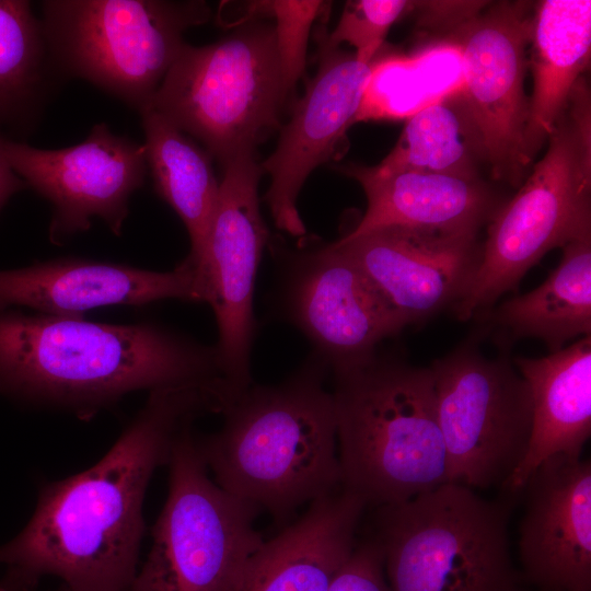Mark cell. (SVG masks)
Listing matches in <instances>:
<instances>
[{"mask_svg": "<svg viewBox=\"0 0 591 591\" xmlns=\"http://www.w3.org/2000/svg\"><path fill=\"white\" fill-rule=\"evenodd\" d=\"M519 556L528 581L543 591H591V463L546 459L528 478Z\"/></svg>", "mask_w": 591, "mask_h": 591, "instance_id": "18", "label": "cell"}, {"mask_svg": "<svg viewBox=\"0 0 591 591\" xmlns=\"http://www.w3.org/2000/svg\"><path fill=\"white\" fill-rule=\"evenodd\" d=\"M528 67L533 77L523 137L526 167L547 142L590 63L591 1L544 0L532 14Z\"/></svg>", "mask_w": 591, "mask_h": 591, "instance_id": "22", "label": "cell"}, {"mask_svg": "<svg viewBox=\"0 0 591 591\" xmlns=\"http://www.w3.org/2000/svg\"><path fill=\"white\" fill-rule=\"evenodd\" d=\"M1 140L0 136V211L13 195L27 187L7 161L2 152Z\"/></svg>", "mask_w": 591, "mask_h": 591, "instance_id": "31", "label": "cell"}, {"mask_svg": "<svg viewBox=\"0 0 591 591\" xmlns=\"http://www.w3.org/2000/svg\"><path fill=\"white\" fill-rule=\"evenodd\" d=\"M327 369L314 351L282 382L252 383L224 409L220 429L197 438L215 483L278 522L341 486Z\"/></svg>", "mask_w": 591, "mask_h": 591, "instance_id": "3", "label": "cell"}, {"mask_svg": "<svg viewBox=\"0 0 591 591\" xmlns=\"http://www.w3.org/2000/svg\"><path fill=\"white\" fill-rule=\"evenodd\" d=\"M530 387L533 425L528 452L506 490L522 491L528 478L555 454L581 456L591 434V335L543 358L514 359Z\"/></svg>", "mask_w": 591, "mask_h": 591, "instance_id": "21", "label": "cell"}, {"mask_svg": "<svg viewBox=\"0 0 591 591\" xmlns=\"http://www.w3.org/2000/svg\"><path fill=\"white\" fill-rule=\"evenodd\" d=\"M280 305L334 369L366 360L407 325L358 265L332 243L282 252Z\"/></svg>", "mask_w": 591, "mask_h": 591, "instance_id": "13", "label": "cell"}, {"mask_svg": "<svg viewBox=\"0 0 591 591\" xmlns=\"http://www.w3.org/2000/svg\"><path fill=\"white\" fill-rule=\"evenodd\" d=\"M356 179L367 197V210L354 230V237L389 227L477 232L488 224L503 204L480 177L399 172L372 173L368 166H337Z\"/></svg>", "mask_w": 591, "mask_h": 591, "instance_id": "20", "label": "cell"}, {"mask_svg": "<svg viewBox=\"0 0 591 591\" xmlns=\"http://www.w3.org/2000/svg\"><path fill=\"white\" fill-rule=\"evenodd\" d=\"M35 588L10 570H5L0 577V591H34Z\"/></svg>", "mask_w": 591, "mask_h": 591, "instance_id": "32", "label": "cell"}, {"mask_svg": "<svg viewBox=\"0 0 591 591\" xmlns=\"http://www.w3.org/2000/svg\"><path fill=\"white\" fill-rule=\"evenodd\" d=\"M403 317L420 324L467 293L478 270L477 232L389 227L334 242Z\"/></svg>", "mask_w": 591, "mask_h": 591, "instance_id": "16", "label": "cell"}, {"mask_svg": "<svg viewBox=\"0 0 591 591\" xmlns=\"http://www.w3.org/2000/svg\"><path fill=\"white\" fill-rule=\"evenodd\" d=\"M140 115L154 190L183 221L190 241L186 258L198 265L219 196L212 157L153 108Z\"/></svg>", "mask_w": 591, "mask_h": 591, "instance_id": "24", "label": "cell"}, {"mask_svg": "<svg viewBox=\"0 0 591 591\" xmlns=\"http://www.w3.org/2000/svg\"><path fill=\"white\" fill-rule=\"evenodd\" d=\"M42 26L51 60L141 113L150 106L205 1L48 0Z\"/></svg>", "mask_w": 591, "mask_h": 591, "instance_id": "8", "label": "cell"}, {"mask_svg": "<svg viewBox=\"0 0 591 591\" xmlns=\"http://www.w3.org/2000/svg\"><path fill=\"white\" fill-rule=\"evenodd\" d=\"M51 61L31 3L0 0V125L19 119L34 105Z\"/></svg>", "mask_w": 591, "mask_h": 591, "instance_id": "27", "label": "cell"}, {"mask_svg": "<svg viewBox=\"0 0 591 591\" xmlns=\"http://www.w3.org/2000/svg\"><path fill=\"white\" fill-rule=\"evenodd\" d=\"M218 387L204 383L149 392L143 407L101 460L40 487L27 524L0 545V567L34 588L44 576H54L72 591H130L150 479L167 464L183 426L221 413Z\"/></svg>", "mask_w": 591, "mask_h": 591, "instance_id": "1", "label": "cell"}, {"mask_svg": "<svg viewBox=\"0 0 591 591\" xmlns=\"http://www.w3.org/2000/svg\"><path fill=\"white\" fill-rule=\"evenodd\" d=\"M243 9L227 21V26H239L264 18L274 20L276 49L286 94L294 90L305 69L306 47L314 22L328 21L332 3L317 0H266L242 3Z\"/></svg>", "mask_w": 591, "mask_h": 591, "instance_id": "28", "label": "cell"}, {"mask_svg": "<svg viewBox=\"0 0 591 591\" xmlns=\"http://www.w3.org/2000/svg\"><path fill=\"white\" fill-rule=\"evenodd\" d=\"M561 248L560 263L542 285L483 315L505 329L508 339L537 338L556 352L569 340L591 335V234Z\"/></svg>", "mask_w": 591, "mask_h": 591, "instance_id": "23", "label": "cell"}, {"mask_svg": "<svg viewBox=\"0 0 591 591\" xmlns=\"http://www.w3.org/2000/svg\"><path fill=\"white\" fill-rule=\"evenodd\" d=\"M237 27L206 46L185 43L149 106L222 166L281 128L288 100L273 23Z\"/></svg>", "mask_w": 591, "mask_h": 591, "instance_id": "6", "label": "cell"}, {"mask_svg": "<svg viewBox=\"0 0 591 591\" xmlns=\"http://www.w3.org/2000/svg\"><path fill=\"white\" fill-rule=\"evenodd\" d=\"M2 152L27 186L53 206L49 240L61 244L103 220L120 235L132 194L147 174L144 144L115 135L101 123L82 142L44 150L2 137Z\"/></svg>", "mask_w": 591, "mask_h": 591, "instance_id": "14", "label": "cell"}, {"mask_svg": "<svg viewBox=\"0 0 591 591\" xmlns=\"http://www.w3.org/2000/svg\"><path fill=\"white\" fill-rule=\"evenodd\" d=\"M449 482L470 488L507 486L529 448V384L505 357L487 358L466 341L429 367Z\"/></svg>", "mask_w": 591, "mask_h": 591, "instance_id": "10", "label": "cell"}, {"mask_svg": "<svg viewBox=\"0 0 591 591\" xmlns=\"http://www.w3.org/2000/svg\"><path fill=\"white\" fill-rule=\"evenodd\" d=\"M332 370L344 489L380 507L449 482L430 368L375 352Z\"/></svg>", "mask_w": 591, "mask_h": 591, "instance_id": "4", "label": "cell"}, {"mask_svg": "<svg viewBox=\"0 0 591 591\" xmlns=\"http://www.w3.org/2000/svg\"><path fill=\"white\" fill-rule=\"evenodd\" d=\"M524 2L485 4L451 27L463 59V100L491 177L520 186L526 166L524 92L531 20Z\"/></svg>", "mask_w": 591, "mask_h": 591, "instance_id": "11", "label": "cell"}, {"mask_svg": "<svg viewBox=\"0 0 591 591\" xmlns=\"http://www.w3.org/2000/svg\"><path fill=\"white\" fill-rule=\"evenodd\" d=\"M366 507L341 486L313 500L301 518L252 554L230 591H328L356 545Z\"/></svg>", "mask_w": 591, "mask_h": 591, "instance_id": "19", "label": "cell"}, {"mask_svg": "<svg viewBox=\"0 0 591 591\" xmlns=\"http://www.w3.org/2000/svg\"><path fill=\"white\" fill-rule=\"evenodd\" d=\"M463 89L462 55L450 40L410 57L373 59L355 123L408 119Z\"/></svg>", "mask_w": 591, "mask_h": 591, "instance_id": "25", "label": "cell"}, {"mask_svg": "<svg viewBox=\"0 0 591 591\" xmlns=\"http://www.w3.org/2000/svg\"><path fill=\"white\" fill-rule=\"evenodd\" d=\"M413 8L414 2L405 0L348 1L334 30L326 32V40L335 47L351 45L356 57L370 63L390 27Z\"/></svg>", "mask_w": 591, "mask_h": 591, "instance_id": "29", "label": "cell"}, {"mask_svg": "<svg viewBox=\"0 0 591 591\" xmlns=\"http://www.w3.org/2000/svg\"><path fill=\"white\" fill-rule=\"evenodd\" d=\"M591 234V96L586 76L547 139L544 157L488 222L478 270L452 310L480 317L551 250Z\"/></svg>", "mask_w": 591, "mask_h": 591, "instance_id": "5", "label": "cell"}, {"mask_svg": "<svg viewBox=\"0 0 591 591\" xmlns=\"http://www.w3.org/2000/svg\"><path fill=\"white\" fill-rule=\"evenodd\" d=\"M508 519L506 503L451 482L376 507L374 541L391 591H522Z\"/></svg>", "mask_w": 591, "mask_h": 591, "instance_id": "7", "label": "cell"}, {"mask_svg": "<svg viewBox=\"0 0 591 591\" xmlns=\"http://www.w3.org/2000/svg\"><path fill=\"white\" fill-rule=\"evenodd\" d=\"M224 380L213 346L153 323L0 310V396L92 419L127 395Z\"/></svg>", "mask_w": 591, "mask_h": 591, "instance_id": "2", "label": "cell"}, {"mask_svg": "<svg viewBox=\"0 0 591 591\" xmlns=\"http://www.w3.org/2000/svg\"><path fill=\"white\" fill-rule=\"evenodd\" d=\"M482 161L462 92L433 103L407 119L392 151L376 165L378 175L399 172L479 177Z\"/></svg>", "mask_w": 591, "mask_h": 591, "instance_id": "26", "label": "cell"}, {"mask_svg": "<svg viewBox=\"0 0 591 591\" xmlns=\"http://www.w3.org/2000/svg\"><path fill=\"white\" fill-rule=\"evenodd\" d=\"M326 23L318 22L314 34L317 71L281 126L276 149L260 162L270 176L265 201L275 225L292 236L306 233L297 206L299 193L317 166L341 157L370 74L371 62L328 44Z\"/></svg>", "mask_w": 591, "mask_h": 591, "instance_id": "15", "label": "cell"}, {"mask_svg": "<svg viewBox=\"0 0 591 591\" xmlns=\"http://www.w3.org/2000/svg\"><path fill=\"white\" fill-rule=\"evenodd\" d=\"M167 465V498L130 591H230L264 543L257 512L209 477L193 422L175 436Z\"/></svg>", "mask_w": 591, "mask_h": 591, "instance_id": "9", "label": "cell"}, {"mask_svg": "<svg viewBox=\"0 0 591 591\" xmlns=\"http://www.w3.org/2000/svg\"><path fill=\"white\" fill-rule=\"evenodd\" d=\"M262 174L256 150L242 151L223 165L208 240L197 265L205 303L211 306L218 326L215 347L222 374L237 393L253 383L254 288L269 235L259 208Z\"/></svg>", "mask_w": 591, "mask_h": 591, "instance_id": "12", "label": "cell"}, {"mask_svg": "<svg viewBox=\"0 0 591 591\" xmlns=\"http://www.w3.org/2000/svg\"><path fill=\"white\" fill-rule=\"evenodd\" d=\"M165 299L206 302L199 268L189 259L167 271L74 257L0 270V310L83 316L96 308Z\"/></svg>", "mask_w": 591, "mask_h": 591, "instance_id": "17", "label": "cell"}, {"mask_svg": "<svg viewBox=\"0 0 591 591\" xmlns=\"http://www.w3.org/2000/svg\"><path fill=\"white\" fill-rule=\"evenodd\" d=\"M53 591H72V590H70V589L67 588L66 586L61 584L58 589L53 590Z\"/></svg>", "mask_w": 591, "mask_h": 591, "instance_id": "33", "label": "cell"}, {"mask_svg": "<svg viewBox=\"0 0 591 591\" xmlns=\"http://www.w3.org/2000/svg\"><path fill=\"white\" fill-rule=\"evenodd\" d=\"M328 591H391L382 552L374 538L355 545Z\"/></svg>", "mask_w": 591, "mask_h": 591, "instance_id": "30", "label": "cell"}]
</instances>
